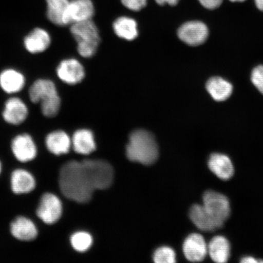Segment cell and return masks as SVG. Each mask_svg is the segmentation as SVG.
Wrapping results in <instances>:
<instances>
[{
    "instance_id": "603a6c76",
    "label": "cell",
    "mask_w": 263,
    "mask_h": 263,
    "mask_svg": "<svg viewBox=\"0 0 263 263\" xmlns=\"http://www.w3.org/2000/svg\"><path fill=\"white\" fill-rule=\"evenodd\" d=\"M76 153L84 155L89 154L96 149L92 132L87 129L76 131L71 140Z\"/></svg>"
},
{
    "instance_id": "ac0fdd59",
    "label": "cell",
    "mask_w": 263,
    "mask_h": 263,
    "mask_svg": "<svg viewBox=\"0 0 263 263\" xmlns=\"http://www.w3.org/2000/svg\"><path fill=\"white\" fill-rule=\"evenodd\" d=\"M189 216L196 228L203 232H214L221 228L207 213L203 205H193L190 210Z\"/></svg>"
},
{
    "instance_id": "52a82bcc",
    "label": "cell",
    "mask_w": 263,
    "mask_h": 263,
    "mask_svg": "<svg viewBox=\"0 0 263 263\" xmlns=\"http://www.w3.org/2000/svg\"><path fill=\"white\" fill-rule=\"evenodd\" d=\"M57 74L64 83L73 85L80 83L85 77V70L81 62L74 58L66 59L59 64Z\"/></svg>"
},
{
    "instance_id": "44dd1931",
    "label": "cell",
    "mask_w": 263,
    "mask_h": 263,
    "mask_svg": "<svg viewBox=\"0 0 263 263\" xmlns=\"http://www.w3.org/2000/svg\"><path fill=\"white\" fill-rule=\"evenodd\" d=\"M11 189L16 195L29 193L35 188V180L31 173L24 170H16L12 173Z\"/></svg>"
},
{
    "instance_id": "277c9868",
    "label": "cell",
    "mask_w": 263,
    "mask_h": 263,
    "mask_svg": "<svg viewBox=\"0 0 263 263\" xmlns=\"http://www.w3.org/2000/svg\"><path fill=\"white\" fill-rule=\"evenodd\" d=\"M203 206L212 218L222 228L230 215L229 200L225 195L208 190L203 195Z\"/></svg>"
},
{
    "instance_id": "e575fe53",
    "label": "cell",
    "mask_w": 263,
    "mask_h": 263,
    "mask_svg": "<svg viewBox=\"0 0 263 263\" xmlns=\"http://www.w3.org/2000/svg\"><path fill=\"white\" fill-rule=\"evenodd\" d=\"M2 172V164L0 163V174H1Z\"/></svg>"
},
{
    "instance_id": "5bb4252c",
    "label": "cell",
    "mask_w": 263,
    "mask_h": 263,
    "mask_svg": "<svg viewBox=\"0 0 263 263\" xmlns=\"http://www.w3.org/2000/svg\"><path fill=\"white\" fill-rule=\"evenodd\" d=\"M47 16L49 22L58 26L70 25L68 21V8L70 0H46Z\"/></svg>"
},
{
    "instance_id": "d4e9b609",
    "label": "cell",
    "mask_w": 263,
    "mask_h": 263,
    "mask_svg": "<svg viewBox=\"0 0 263 263\" xmlns=\"http://www.w3.org/2000/svg\"><path fill=\"white\" fill-rule=\"evenodd\" d=\"M41 112L47 118L57 116L61 107V99L59 93L49 97L41 102Z\"/></svg>"
},
{
    "instance_id": "30bf717a",
    "label": "cell",
    "mask_w": 263,
    "mask_h": 263,
    "mask_svg": "<svg viewBox=\"0 0 263 263\" xmlns=\"http://www.w3.org/2000/svg\"><path fill=\"white\" fill-rule=\"evenodd\" d=\"M183 251L190 261H202L208 254V245L201 235L192 233L184 241Z\"/></svg>"
},
{
    "instance_id": "8fae6325",
    "label": "cell",
    "mask_w": 263,
    "mask_h": 263,
    "mask_svg": "<svg viewBox=\"0 0 263 263\" xmlns=\"http://www.w3.org/2000/svg\"><path fill=\"white\" fill-rule=\"evenodd\" d=\"M51 44L50 34L46 29L41 28L33 29L24 40L26 50L32 54L42 53L47 50Z\"/></svg>"
},
{
    "instance_id": "f546056e",
    "label": "cell",
    "mask_w": 263,
    "mask_h": 263,
    "mask_svg": "<svg viewBox=\"0 0 263 263\" xmlns=\"http://www.w3.org/2000/svg\"><path fill=\"white\" fill-rule=\"evenodd\" d=\"M199 2L203 7L212 10L219 8L223 0H199Z\"/></svg>"
},
{
    "instance_id": "1f68e13d",
    "label": "cell",
    "mask_w": 263,
    "mask_h": 263,
    "mask_svg": "<svg viewBox=\"0 0 263 263\" xmlns=\"http://www.w3.org/2000/svg\"><path fill=\"white\" fill-rule=\"evenodd\" d=\"M241 262L242 263H255L258 262L259 261L256 260V259L254 257H252V256H245V257H243L241 259Z\"/></svg>"
},
{
    "instance_id": "cb8c5ba5",
    "label": "cell",
    "mask_w": 263,
    "mask_h": 263,
    "mask_svg": "<svg viewBox=\"0 0 263 263\" xmlns=\"http://www.w3.org/2000/svg\"><path fill=\"white\" fill-rule=\"evenodd\" d=\"M114 30L118 37L127 41H133L137 37V24L134 19L128 16H121L114 23Z\"/></svg>"
},
{
    "instance_id": "9c48e42d",
    "label": "cell",
    "mask_w": 263,
    "mask_h": 263,
    "mask_svg": "<svg viewBox=\"0 0 263 263\" xmlns=\"http://www.w3.org/2000/svg\"><path fill=\"white\" fill-rule=\"evenodd\" d=\"M11 149L19 162L26 163L34 160L37 156V147L31 136L27 134L18 135L13 139Z\"/></svg>"
},
{
    "instance_id": "4316f807",
    "label": "cell",
    "mask_w": 263,
    "mask_h": 263,
    "mask_svg": "<svg viewBox=\"0 0 263 263\" xmlns=\"http://www.w3.org/2000/svg\"><path fill=\"white\" fill-rule=\"evenodd\" d=\"M154 261L156 263H173L176 262V253L168 247H162L154 253Z\"/></svg>"
},
{
    "instance_id": "d6a6232c",
    "label": "cell",
    "mask_w": 263,
    "mask_h": 263,
    "mask_svg": "<svg viewBox=\"0 0 263 263\" xmlns=\"http://www.w3.org/2000/svg\"><path fill=\"white\" fill-rule=\"evenodd\" d=\"M255 3L256 8L263 11V0H255Z\"/></svg>"
},
{
    "instance_id": "7a4b0ae2",
    "label": "cell",
    "mask_w": 263,
    "mask_h": 263,
    "mask_svg": "<svg viewBox=\"0 0 263 263\" xmlns=\"http://www.w3.org/2000/svg\"><path fill=\"white\" fill-rule=\"evenodd\" d=\"M126 156L130 161L150 165L159 157V148L153 134L145 130L133 132L126 147Z\"/></svg>"
},
{
    "instance_id": "7c38bea8",
    "label": "cell",
    "mask_w": 263,
    "mask_h": 263,
    "mask_svg": "<svg viewBox=\"0 0 263 263\" xmlns=\"http://www.w3.org/2000/svg\"><path fill=\"white\" fill-rule=\"evenodd\" d=\"M25 84V75L16 69L6 68L0 73V88L6 93H17L24 89Z\"/></svg>"
},
{
    "instance_id": "e0dca14e",
    "label": "cell",
    "mask_w": 263,
    "mask_h": 263,
    "mask_svg": "<svg viewBox=\"0 0 263 263\" xmlns=\"http://www.w3.org/2000/svg\"><path fill=\"white\" fill-rule=\"evenodd\" d=\"M11 233L15 238L22 241H32L38 235L37 229L30 219L18 217L11 225Z\"/></svg>"
},
{
    "instance_id": "7402d4cb",
    "label": "cell",
    "mask_w": 263,
    "mask_h": 263,
    "mask_svg": "<svg viewBox=\"0 0 263 263\" xmlns=\"http://www.w3.org/2000/svg\"><path fill=\"white\" fill-rule=\"evenodd\" d=\"M206 90L214 100L221 102L228 100L233 92V86L222 78L213 77L207 81Z\"/></svg>"
},
{
    "instance_id": "ffe728a7",
    "label": "cell",
    "mask_w": 263,
    "mask_h": 263,
    "mask_svg": "<svg viewBox=\"0 0 263 263\" xmlns=\"http://www.w3.org/2000/svg\"><path fill=\"white\" fill-rule=\"evenodd\" d=\"M208 254L214 262L225 263L230 256V245L224 236H214L208 245Z\"/></svg>"
},
{
    "instance_id": "3957f363",
    "label": "cell",
    "mask_w": 263,
    "mask_h": 263,
    "mask_svg": "<svg viewBox=\"0 0 263 263\" xmlns=\"http://www.w3.org/2000/svg\"><path fill=\"white\" fill-rule=\"evenodd\" d=\"M70 31L82 57L89 58L96 53L100 37L96 25L91 20L71 24Z\"/></svg>"
},
{
    "instance_id": "9a60e30c",
    "label": "cell",
    "mask_w": 263,
    "mask_h": 263,
    "mask_svg": "<svg viewBox=\"0 0 263 263\" xmlns=\"http://www.w3.org/2000/svg\"><path fill=\"white\" fill-rule=\"evenodd\" d=\"M95 8L91 0H70L68 8V21L70 25L91 20Z\"/></svg>"
},
{
    "instance_id": "5b68a950",
    "label": "cell",
    "mask_w": 263,
    "mask_h": 263,
    "mask_svg": "<svg viewBox=\"0 0 263 263\" xmlns=\"http://www.w3.org/2000/svg\"><path fill=\"white\" fill-rule=\"evenodd\" d=\"M36 213L38 218L46 224H54L62 216V202L53 194L45 193L41 197Z\"/></svg>"
},
{
    "instance_id": "83f0119b",
    "label": "cell",
    "mask_w": 263,
    "mask_h": 263,
    "mask_svg": "<svg viewBox=\"0 0 263 263\" xmlns=\"http://www.w3.org/2000/svg\"><path fill=\"white\" fill-rule=\"evenodd\" d=\"M251 81L259 92L263 95V65L254 68L251 74Z\"/></svg>"
},
{
    "instance_id": "2e32d148",
    "label": "cell",
    "mask_w": 263,
    "mask_h": 263,
    "mask_svg": "<svg viewBox=\"0 0 263 263\" xmlns=\"http://www.w3.org/2000/svg\"><path fill=\"white\" fill-rule=\"evenodd\" d=\"M58 93L57 85L48 79H39L31 85L29 97L32 103L39 104L43 100Z\"/></svg>"
},
{
    "instance_id": "ba28073f",
    "label": "cell",
    "mask_w": 263,
    "mask_h": 263,
    "mask_svg": "<svg viewBox=\"0 0 263 263\" xmlns=\"http://www.w3.org/2000/svg\"><path fill=\"white\" fill-rule=\"evenodd\" d=\"M29 115L27 105L22 99L18 97H11L5 102L2 117L6 123L20 125L25 122Z\"/></svg>"
},
{
    "instance_id": "484cf974",
    "label": "cell",
    "mask_w": 263,
    "mask_h": 263,
    "mask_svg": "<svg viewBox=\"0 0 263 263\" xmlns=\"http://www.w3.org/2000/svg\"><path fill=\"white\" fill-rule=\"evenodd\" d=\"M70 242L73 248L80 252L87 251L92 245L93 239L87 232H79L71 236Z\"/></svg>"
},
{
    "instance_id": "d6986e66",
    "label": "cell",
    "mask_w": 263,
    "mask_h": 263,
    "mask_svg": "<svg viewBox=\"0 0 263 263\" xmlns=\"http://www.w3.org/2000/svg\"><path fill=\"white\" fill-rule=\"evenodd\" d=\"M46 146L49 152L55 156H61L69 153L71 146V140L63 130H55L48 134L45 139Z\"/></svg>"
},
{
    "instance_id": "4fadbf2b",
    "label": "cell",
    "mask_w": 263,
    "mask_h": 263,
    "mask_svg": "<svg viewBox=\"0 0 263 263\" xmlns=\"http://www.w3.org/2000/svg\"><path fill=\"white\" fill-rule=\"evenodd\" d=\"M208 166L219 179L228 180L234 174V166L230 158L221 153H213L208 160Z\"/></svg>"
},
{
    "instance_id": "8992f818",
    "label": "cell",
    "mask_w": 263,
    "mask_h": 263,
    "mask_svg": "<svg viewBox=\"0 0 263 263\" xmlns=\"http://www.w3.org/2000/svg\"><path fill=\"white\" fill-rule=\"evenodd\" d=\"M209 34L206 25L200 21L186 22L177 31L180 40L192 47L203 44L208 39Z\"/></svg>"
},
{
    "instance_id": "4dcf8cb0",
    "label": "cell",
    "mask_w": 263,
    "mask_h": 263,
    "mask_svg": "<svg viewBox=\"0 0 263 263\" xmlns=\"http://www.w3.org/2000/svg\"><path fill=\"white\" fill-rule=\"evenodd\" d=\"M156 2L159 5L167 4L170 6H176L179 3V0H156Z\"/></svg>"
},
{
    "instance_id": "836d02e7",
    "label": "cell",
    "mask_w": 263,
    "mask_h": 263,
    "mask_svg": "<svg viewBox=\"0 0 263 263\" xmlns=\"http://www.w3.org/2000/svg\"><path fill=\"white\" fill-rule=\"evenodd\" d=\"M229 1L232 2H245L246 0H229Z\"/></svg>"
},
{
    "instance_id": "6da1fadb",
    "label": "cell",
    "mask_w": 263,
    "mask_h": 263,
    "mask_svg": "<svg viewBox=\"0 0 263 263\" xmlns=\"http://www.w3.org/2000/svg\"><path fill=\"white\" fill-rule=\"evenodd\" d=\"M114 177L113 167L106 161L73 160L62 166L59 172V188L67 199L87 203L95 190L107 189L111 186Z\"/></svg>"
},
{
    "instance_id": "f1b7e54d",
    "label": "cell",
    "mask_w": 263,
    "mask_h": 263,
    "mask_svg": "<svg viewBox=\"0 0 263 263\" xmlns=\"http://www.w3.org/2000/svg\"><path fill=\"white\" fill-rule=\"evenodd\" d=\"M122 4L133 11H139L142 9L147 4V0H121Z\"/></svg>"
}]
</instances>
